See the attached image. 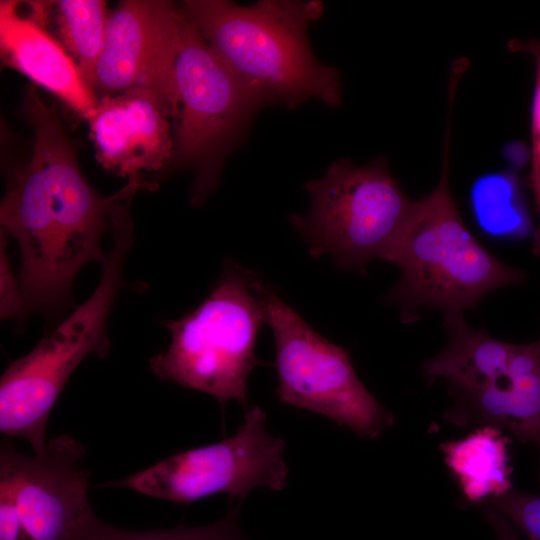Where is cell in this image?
Segmentation results:
<instances>
[{
  "label": "cell",
  "mask_w": 540,
  "mask_h": 540,
  "mask_svg": "<svg viewBox=\"0 0 540 540\" xmlns=\"http://www.w3.org/2000/svg\"><path fill=\"white\" fill-rule=\"evenodd\" d=\"M24 111L34 132L31 158L11 174L0 205L1 230L21 253L19 282L28 309L63 306L78 271L105 258L101 237L121 197L104 198L83 176L57 110L27 89Z\"/></svg>",
  "instance_id": "obj_1"
},
{
  "label": "cell",
  "mask_w": 540,
  "mask_h": 540,
  "mask_svg": "<svg viewBox=\"0 0 540 540\" xmlns=\"http://www.w3.org/2000/svg\"><path fill=\"white\" fill-rule=\"evenodd\" d=\"M181 7L217 57L271 103L294 109L317 98L330 108L340 106V73L321 63L308 41L309 25L323 13L322 2L260 0L243 6L186 0Z\"/></svg>",
  "instance_id": "obj_2"
},
{
  "label": "cell",
  "mask_w": 540,
  "mask_h": 540,
  "mask_svg": "<svg viewBox=\"0 0 540 540\" xmlns=\"http://www.w3.org/2000/svg\"><path fill=\"white\" fill-rule=\"evenodd\" d=\"M442 172L434 190L417 200L415 214L389 261L401 270L385 301L400 307L403 323L420 319L421 306L444 319L475 310L488 293L524 283L528 274L492 255L463 222L449 186L450 121Z\"/></svg>",
  "instance_id": "obj_3"
},
{
  "label": "cell",
  "mask_w": 540,
  "mask_h": 540,
  "mask_svg": "<svg viewBox=\"0 0 540 540\" xmlns=\"http://www.w3.org/2000/svg\"><path fill=\"white\" fill-rule=\"evenodd\" d=\"M304 190L311 207L289 221L311 255H329L340 268L362 275L372 260L389 261L417 208L382 157L366 165L339 159Z\"/></svg>",
  "instance_id": "obj_4"
},
{
  "label": "cell",
  "mask_w": 540,
  "mask_h": 540,
  "mask_svg": "<svg viewBox=\"0 0 540 540\" xmlns=\"http://www.w3.org/2000/svg\"><path fill=\"white\" fill-rule=\"evenodd\" d=\"M255 272L229 263L209 296L192 312L166 327L171 343L149 360L161 380L246 405L247 379L262 364L256 337L266 323L254 283Z\"/></svg>",
  "instance_id": "obj_5"
},
{
  "label": "cell",
  "mask_w": 540,
  "mask_h": 540,
  "mask_svg": "<svg viewBox=\"0 0 540 540\" xmlns=\"http://www.w3.org/2000/svg\"><path fill=\"white\" fill-rule=\"evenodd\" d=\"M112 232V248L101 263V279L89 299L27 355L11 361L1 377L0 430L27 440L35 454L46 450L50 411L73 371L90 354L105 357L109 351L108 315L120 288L133 227L119 223Z\"/></svg>",
  "instance_id": "obj_6"
},
{
  "label": "cell",
  "mask_w": 540,
  "mask_h": 540,
  "mask_svg": "<svg viewBox=\"0 0 540 540\" xmlns=\"http://www.w3.org/2000/svg\"><path fill=\"white\" fill-rule=\"evenodd\" d=\"M182 14L174 65L179 113L172 161L194 169L192 203L197 206L215 189L224 158L254 114L271 102L237 77L183 9Z\"/></svg>",
  "instance_id": "obj_7"
},
{
  "label": "cell",
  "mask_w": 540,
  "mask_h": 540,
  "mask_svg": "<svg viewBox=\"0 0 540 540\" xmlns=\"http://www.w3.org/2000/svg\"><path fill=\"white\" fill-rule=\"evenodd\" d=\"M257 293L276 351L278 400L376 438L393 419L359 380L347 350L314 331L258 274Z\"/></svg>",
  "instance_id": "obj_8"
},
{
  "label": "cell",
  "mask_w": 540,
  "mask_h": 540,
  "mask_svg": "<svg viewBox=\"0 0 540 540\" xmlns=\"http://www.w3.org/2000/svg\"><path fill=\"white\" fill-rule=\"evenodd\" d=\"M284 447L282 438L267 432L264 410L252 406L233 436L174 454L106 485L174 503L187 504L217 493L242 500L258 487L273 491L285 488L289 471Z\"/></svg>",
  "instance_id": "obj_9"
},
{
  "label": "cell",
  "mask_w": 540,
  "mask_h": 540,
  "mask_svg": "<svg viewBox=\"0 0 540 540\" xmlns=\"http://www.w3.org/2000/svg\"><path fill=\"white\" fill-rule=\"evenodd\" d=\"M81 443L70 435L27 456L0 449V540H76L93 513Z\"/></svg>",
  "instance_id": "obj_10"
},
{
  "label": "cell",
  "mask_w": 540,
  "mask_h": 540,
  "mask_svg": "<svg viewBox=\"0 0 540 540\" xmlns=\"http://www.w3.org/2000/svg\"><path fill=\"white\" fill-rule=\"evenodd\" d=\"M182 9L164 0H124L109 13L93 82L95 94L149 89L179 113L174 82Z\"/></svg>",
  "instance_id": "obj_11"
},
{
  "label": "cell",
  "mask_w": 540,
  "mask_h": 540,
  "mask_svg": "<svg viewBox=\"0 0 540 540\" xmlns=\"http://www.w3.org/2000/svg\"><path fill=\"white\" fill-rule=\"evenodd\" d=\"M177 109L149 89H133L98 97L88 116L100 164L129 181L147 184L144 172L172 162Z\"/></svg>",
  "instance_id": "obj_12"
},
{
  "label": "cell",
  "mask_w": 540,
  "mask_h": 540,
  "mask_svg": "<svg viewBox=\"0 0 540 540\" xmlns=\"http://www.w3.org/2000/svg\"><path fill=\"white\" fill-rule=\"evenodd\" d=\"M2 62L88 118L98 96L48 29L46 1L0 2Z\"/></svg>",
  "instance_id": "obj_13"
},
{
  "label": "cell",
  "mask_w": 540,
  "mask_h": 540,
  "mask_svg": "<svg viewBox=\"0 0 540 540\" xmlns=\"http://www.w3.org/2000/svg\"><path fill=\"white\" fill-rule=\"evenodd\" d=\"M509 443L500 428L487 425L440 446L447 466L469 501L500 498L512 489Z\"/></svg>",
  "instance_id": "obj_14"
},
{
  "label": "cell",
  "mask_w": 540,
  "mask_h": 540,
  "mask_svg": "<svg viewBox=\"0 0 540 540\" xmlns=\"http://www.w3.org/2000/svg\"><path fill=\"white\" fill-rule=\"evenodd\" d=\"M46 4L48 25L53 26L56 39L93 89L110 13L106 3L102 0H59Z\"/></svg>",
  "instance_id": "obj_15"
},
{
  "label": "cell",
  "mask_w": 540,
  "mask_h": 540,
  "mask_svg": "<svg viewBox=\"0 0 540 540\" xmlns=\"http://www.w3.org/2000/svg\"><path fill=\"white\" fill-rule=\"evenodd\" d=\"M470 201L477 225L488 236L506 240L533 236L535 226L515 174L482 175L472 185Z\"/></svg>",
  "instance_id": "obj_16"
},
{
  "label": "cell",
  "mask_w": 540,
  "mask_h": 540,
  "mask_svg": "<svg viewBox=\"0 0 540 540\" xmlns=\"http://www.w3.org/2000/svg\"><path fill=\"white\" fill-rule=\"evenodd\" d=\"M240 505L224 518L204 527H177L170 530L133 532L114 528L100 521L94 513L84 523L76 540H248L238 526Z\"/></svg>",
  "instance_id": "obj_17"
},
{
  "label": "cell",
  "mask_w": 540,
  "mask_h": 540,
  "mask_svg": "<svg viewBox=\"0 0 540 540\" xmlns=\"http://www.w3.org/2000/svg\"><path fill=\"white\" fill-rule=\"evenodd\" d=\"M512 53H527L535 63V80L531 105L530 133H531V164L527 178L528 187L533 194L534 206L537 215V224L532 236V253L540 257V40L527 41L513 38L507 43Z\"/></svg>",
  "instance_id": "obj_18"
},
{
  "label": "cell",
  "mask_w": 540,
  "mask_h": 540,
  "mask_svg": "<svg viewBox=\"0 0 540 540\" xmlns=\"http://www.w3.org/2000/svg\"><path fill=\"white\" fill-rule=\"evenodd\" d=\"M490 504L529 540H540V495L511 489L506 495L491 499Z\"/></svg>",
  "instance_id": "obj_19"
},
{
  "label": "cell",
  "mask_w": 540,
  "mask_h": 540,
  "mask_svg": "<svg viewBox=\"0 0 540 540\" xmlns=\"http://www.w3.org/2000/svg\"><path fill=\"white\" fill-rule=\"evenodd\" d=\"M7 235L1 230L0 244V312L1 319H22L29 310L21 289L15 278L7 255Z\"/></svg>",
  "instance_id": "obj_20"
},
{
  "label": "cell",
  "mask_w": 540,
  "mask_h": 540,
  "mask_svg": "<svg viewBox=\"0 0 540 540\" xmlns=\"http://www.w3.org/2000/svg\"><path fill=\"white\" fill-rule=\"evenodd\" d=\"M485 517L492 526L497 540H521L510 521L496 509H487Z\"/></svg>",
  "instance_id": "obj_21"
}]
</instances>
